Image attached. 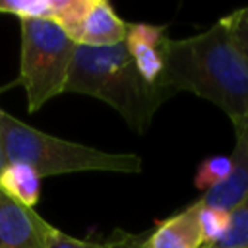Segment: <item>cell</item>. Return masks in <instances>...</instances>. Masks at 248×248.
Returning <instances> with one entry per match:
<instances>
[{"mask_svg":"<svg viewBox=\"0 0 248 248\" xmlns=\"http://www.w3.org/2000/svg\"><path fill=\"white\" fill-rule=\"evenodd\" d=\"M165 70L159 85L190 91L217 105L240 128L248 122V58L217 21L209 29L163 43Z\"/></svg>","mask_w":248,"mask_h":248,"instance_id":"1","label":"cell"},{"mask_svg":"<svg viewBox=\"0 0 248 248\" xmlns=\"http://www.w3.org/2000/svg\"><path fill=\"white\" fill-rule=\"evenodd\" d=\"M66 93L89 95L110 105L136 134H143L157 108L174 95L140 76L124 43L99 48L78 45Z\"/></svg>","mask_w":248,"mask_h":248,"instance_id":"2","label":"cell"},{"mask_svg":"<svg viewBox=\"0 0 248 248\" xmlns=\"http://www.w3.org/2000/svg\"><path fill=\"white\" fill-rule=\"evenodd\" d=\"M0 141L8 163H23L41 178L70 172H122L138 174L143 169L136 153H110L85 143L41 132L0 108Z\"/></svg>","mask_w":248,"mask_h":248,"instance_id":"3","label":"cell"},{"mask_svg":"<svg viewBox=\"0 0 248 248\" xmlns=\"http://www.w3.org/2000/svg\"><path fill=\"white\" fill-rule=\"evenodd\" d=\"M17 85L25 89L27 110L37 112L52 97L66 93L78 45L52 19H21Z\"/></svg>","mask_w":248,"mask_h":248,"instance_id":"4","label":"cell"},{"mask_svg":"<svg viewBox=\"0 0 248 248\" xmlns=\"http://www.w3.org/2000/svg\"><path fill=\"white\" fill-rule=\"evenodd\" d=\"M46 221L0 190V248H45Z\"/></svg>","mask_w":248,"mask_h":248,"instance_id":"5","label":"cell"},{"mask_svg":"<svg viewBox=\"0 0 248 248\" xmlns=\"http://www.w3.org/2000/svg\"><path fill=\"white\" fill-rule=\"evenodd\" d=\"M234 134L236 145L231 157V172L221 184L203 192V196L198 200L202 205L231 211L248 194V122L234 128Z\"/></svg>","mask_w":248,"mask_h":248,"instance_id":"6","label":"cell"},{"mask_svg":"<svg viewBox=\"0 0 248 248\" xmlns=\"http://www.w3.org/2000/svg\"><path fill=\"white\" fill-rule=\"evenodd\" d=\"M167 39V25L151 23H130L124 45L147 83H159L165 70L163 43Z\"/></svg>","mask_w":248,"mask_h":248,"instance_id":"7","label":"cell"},{"mask_svg":"<svg viewBox=\"0 0 248 248\" xmlns=\"http://www.w3.org/2000/svg\"><path fill=\"white\" fill-rule=\"evenodd\" d=\"M128 25L130 23L122 21L108 2L91 0L72 41L81 46H97V48L120 45L128 35Z\"/></svg>","mask_w":248,"mask_h":248,"instance_id":"8","label":"cell"},{"mask_svg":"<svg viewBox=\"0 0 248 248\" xmlns=\"http://www.w3.org/2000/svg\"><path fill=\"white\" fill-rule=\"evenodd\" d=\"M200 203L184 207L182 211L157 221L145 238V248H202L203 238L198 223Z\"/></svg>","mask_w":248,"mask_h":248,"instance_id":"9","label":"cell"},{"mask_svg":"<svg viewBox=\"0 0 248 248\" xmlns=\"http://www.w3.org/2000/svg\"><path fill=\"white\" fill-rule=\"evenodd\" d=\"M0 190L25 207H35L41 196V176L23 163H8L0 174Z\"/></svg>","mask_w":248,"mask_h":248,"instance_id":"10","label":"cell"},{"mask_svg":"<svg viewBox=\"0 0 248 248\" xmlns=\"http://www.w3.org/2000/svg\"><path fill=\"white\" fill-rule=\"evenodd\" d=\"M229 229L221 240L203 248H248V194L244 200L229 211Z\"/></svg>","mask_w":248,"mask_h":248,"instance_id":"11","label":"cell"},{"mask_svg":"<svg viewBox=\"0 0 248 248\" xmlns=\"http://www.w3.org/2000/svg\"><path fill=\"white\" fill-rule=\"evenodd\" d=\"M56 0H0V14L21 19H52Z\"/></svg>","mask_w":248,"mask_h":248,"instance_id":"12","label":"cell"},{"mask_svg":"<svg viewBox=\"0 0 248 248\" xmlns=\"http://www.w3.org/2000/svg\"><path fill=\"white\" fill-rule=\"evenodd\" d=\"M200 203V202H198ZM229 211L225 209H217V207H209V205H202L198 209V223H200V231H202V238H203V246H211L217 240H221L229 229ZM202 246V248H203Z\"/></svg>","mask_w":248,"mask_h":248,"instance_id":"13","label":"cell"},{"mask_svg":"<svg viewBox=\"0 0 248 248\" xmlns=\"http://www.w3.org/2000/svg\"><path fill=\"white\" fill-rule=\"evenodd\" d=\"M229 172H231V157H225V155L207 157L198 165V170L194 176V186L198 190L207 192V190L215 188L217 184H221L229 176Z\"/></svg>","mask_w":248,"mask_h":248,"instance_id":"14","label":"cell"},{"mask_svg":"<svg viewBox=\"0 0 248 248\" xmlns=\"http://www.w3.org/2000/svg\"><path fill=\"white\" fill-rule=\"evenodd\" d=\"M219 23L227 29L238 50L248 58V6L227 14L225 17L219 19Z\"/></svg>","mask_w":248,"mask_h":248,"instance_id":"15","label":"cell"},{"mask_svg":"<svg viewBox=\"0 0 248 248\" xmlns=\"http://www.w3.org/2000/svg\"><path fill=\"white\" fill-rule=\"evenodd\" d=\"M45 248H105V242H97V240H81V238H74L66 232H62L60 229L52 227L50 223H46L45 227Z\"/></svg>","mask_w":248,"mask_h":248,"instance_id":"16","label":"cell"},{"mask_svg":"<svg viewBox=\"0 0 248 248\" xmlns=\"http://www.w3.org/2000/svg\"><path fill=\"white\" fill-rule=\"evenodd\" d=\"M145 238L147 234L143 232H128L122 229H114L105 240V248H145Z\"/></svg>","mask_w":248,"mask_h":248,"instance_id":"17","label":"cell"},{"mask_svg":"<svg viewBox=\"0 0 248 248\" xmlns=\"http://www.w3.org/2000/svg\"><path fill=\"white\" fill-rule=\"evenodd\" d=\"M6 165H8V159H6V155H4V147H2V141H0V174H2V170L6 169Z\"/></svg>","mask_w":248,"mask_h":248,"instance_id":"18","label":"cell"}]
</instances>
